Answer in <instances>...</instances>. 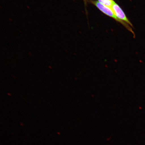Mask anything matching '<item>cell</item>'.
Returning a JSON list of instances; mask_svg holds the SVG:
<instances>
[{
	"instance_id": "2",
	"label": "cell",
	"mask_w": 145,
	"mask_h": 145,
	"mask_svg": "<svg viewBox=\"0 0 145 145\" xmlns=\"http://www.w3.org/2000/svg\"><path fill=\"white\" fill-rule=\"evenodd\" d=\"M111 8L116 17L120 20L128 24L133 27L132 24L127 18L125 14L119 5L115 2L112 5Z\"/></svg>"
},
{
	"instance_id": "3",
	"label": "cell",
	"mask_w": 145,
	"mask_h": 145,
	"mask_svg": "<svg viewBox=\"0 0 145 145\" xmlns=\"http://www.w3.org/2000/svg\"><path fill=\"white\" fill-rule=\"evenodd\" d=\"M98 1L101 4L110 8L115 2L114 0H98Z\"/></svg>"
},
{
	"instance_id": "4",
	"label": "cell",
	"mask_w": 145,
	"mask_h": 145,
	"mask_svg": "<svg viewBox=\"0 0 145 145\" xmlns=\"http://www.w3.org/2000/svg\"><path fill=\"white\" fill-rule=\"evenodd\" d=\"M139 108L140 110H141L142 108L141 106H139Z\"/></svg>"
},
{
	"instance_id": "1",
	"label": "cell",
	"mask_w": 145,
	"mask_h": 145,
	"mask_svg": "<svg viewBox=\"0 0 145 145\" xmlns=\"http://www.w3.org/2000/svg\"><path fill=\"white\" fill-rule=\"evenodd\" d=\"M91 2L95 6L97 7L101 11L103 12V13L106 14V15L109 16V17L113 18L114 19L118 22L122 24L123 26L126 27L127 29L129 30L130 32L132 33L133 34L134 36V37H135V33L132 30L131 27H130L129 25L118 19L116 16H115V14H114L113 10H112L111 8L101 4L98 1H92Z\"/></svg>"
}]
</instances>
